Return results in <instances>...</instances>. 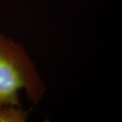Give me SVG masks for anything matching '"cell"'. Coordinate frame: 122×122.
Wrapping results in <instances>:
<instances>
[{"label":"cell","instance_id":"cell-1","mask_svg":"<svg viewBox=\"0 0 122 122\" xmlns=\"http://www.w3.org/2000/svg\"><path fill=\"white\" fill-rule=\"evenodd\" d=\"M22 90L36 104L45 87L24 48L0 32V110L21 107L19 93Z\"/></svg>","mask_w":122,"mask_h":122},{"label":"cell","instance_id":"cell-2","mask_svg":"<svg viewBox=\"0 0 122 122\" xmlns=\"http://www.w3.org/2000/svg\"><path fill=\"white\" fill-rule=\"evenodd\" d=\"M27 113L21 107H9L0 110V122H24Z\"/></svg>","mask_w":122,"mask_h":122}]
</instances>
